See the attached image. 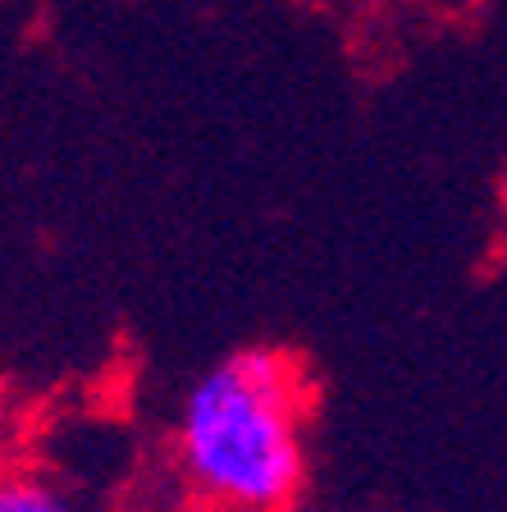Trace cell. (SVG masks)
Listing matches in <instances>:
<instances>
[{"label":"cell","mask_w":507,"mask_h":512,"mask_svg":"<svg viewBox=\"0 0 507 512\" xmlns=\"http://www.w3.org/2000/svg\"><path fill=\"white\" fill-rule=\"evenodd\" d=\"M311 380L275 343L238 348L183 398L174 462L206 512H288L307 476Z\"/></svg>","instance_id":"1"},{"label":"cell","mask_w":507,"mask_h":512,"mask_svg":"<svg viewBox=\"0 0 507 512\" xmlns=\"http://www.w3.org/2000/svg\"><path fill=\"white\" fill-rule=\"evenodd\" d=\"M0 512H83L74 494L32 467H0Z\"/></svg>","instance_id":"2"},{"label":"cell","mask_w":507,"mask_h":512,"mask_svg":"<svg viewBox=\"0 0 507 512\" xmlns=\"http://www.w3.org/2000/svg\"><path fill=\"white\" fill-rule=\"evenodd\" d=\"M138 512H206L201 503H156V508H138Z\"/></svg>","instance_id":"3"}]
</instances>
